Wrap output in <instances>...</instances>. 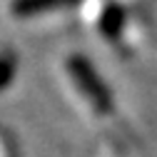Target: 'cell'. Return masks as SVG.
I'll list each match as a JSON object with an SVG mask.
<instances>
[{
    "mask_svg": "<svg viewBox=\"0 0 157 157\" xmlns=\"http://www.w3.org/2000/svg\"><path fill=\"white\" fill-rule=\"evenodd\" d=\"M72 3H77V0H13V13L15 15H37V13L72 5Z\"/></svg>",
    "mask_w": 157,
    "mask_h": 157,
    "instance_id": "obj_1",
    "label": "cell"
}]
</instances>
